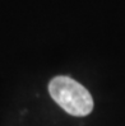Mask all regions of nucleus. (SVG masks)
I'll list each match as a JSON object with an SVG mask.
<instances>
[{
  "label": "nucleus",
  "mask_w": 125,
  "mask_h": 126,
  "mask_svg": "<svg viewBox=\"0 0 125 126\" xmlns=\"http://www.w3.org/2000/svg\"><path fill=\"white\" fill-rule=\"evenodd\" d=\"M49 93L51 98L71 116L83 117L89 115L93 110L91 93L69 77H55L49 83Z\"/></svg>",
  "instance_id": "f257e3e1"
}]
</instances>
